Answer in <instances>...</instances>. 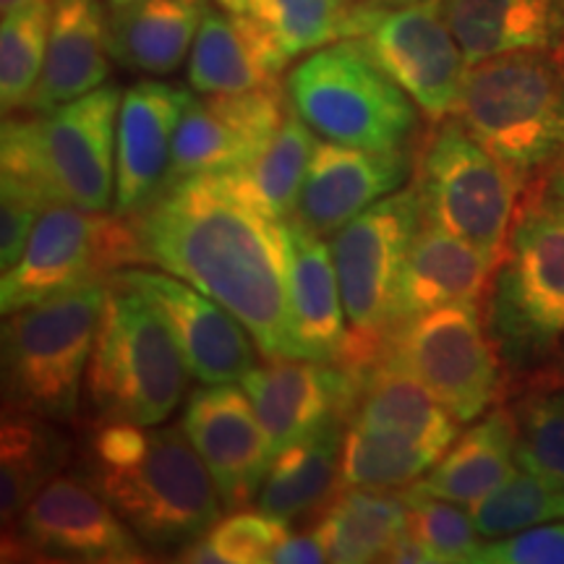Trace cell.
I'll return each mask as SVG.
<instances>
[{"mask_svg": "<svg viewBox=\"0 0 564 564\" xmlns=\"http://www.w3.org/2000/svg\"><path fill=\"white\" fill-rule=\"evenodd\" d=\"M144 264L209 295L249 329L267 358L291 356V243L230 173L162 183L139 212Z\"/></svg>", "mask_w": 564, "mask_h": 564, "instance_id": "cell-1", "label": "cell"}, {"mask_svg": "<svg viewBox=\"0 0 564 564\" xmlns=\"http://www.w3.org/2000/svg\"><path fill=\"white\" fill-rule=\"evenodd\" d=\"M76 476L150 549H181L220 520L223 497L183 426L91 421Z\"/></svg>", "mask_w": 564, "mask_h": 564, "instance_id": "cell-2", "label": "cell"}, {"mask_svg": "<svg viewBox=\"0 0 564 564\" xmlns=\"http://www.w3.org/2000/svg\"><path fill=\"white\" fill-rule=\"evenodd\" d=\"M484 316L510 384L546 364L564 340V199L549 175L523 188Z\"/></svg>", "mask_w": 564, "mask_h": 564, "instance_id": "cell-3", "label": "cell"}, {"mask_svg": "<svg viewBox=\"0 0 564 564\" xmlns=\"http://www.w3.org/2000/svg\"><path fill=\"white\" fill-rule=\"evenodd\" d=\"M121 89H100L47 112H11L3 121V175L51 204L105 212L116 207V152Z\"/></svg>", "mask_w": 564, "mask_h": 564, "instance_id": "cell-4", "label": "cell"}, {"mask_svg": "<svg viewBox=\"0 0 564 564\" xmlns=\"http://www.w3.org/2000/svg\"><path fill=\"white\" fill-rule=\"evenodd\" d=\"M188 379L192 369L162 314L121 274H112L84 377L91 421L165 423Z\"/></svg>", "mask_w": 564, "mask_h": 564, "instance_id": "cell-5", "label": "cell"}, {"mask_svg": "<svg viewBox=\"0 0 564 564\" xmlns=\"http://www.w3.org/2000/svg\"><path fill=\"white\" fill-rule=\"evenodd\" d=\"M457 118L520 181L564 158V51H520L474 63Z\"/></svg>", "mask_w": 564, "mask_h": 564, "instance_id": "cell-6", "label": "cell"}, {"mask_svg": "<svg viewBox=\"0 0 564 564\" xmlns=\"http://www.w3.org/2000/svg\"><path fill=\"white\" fill-rule=\"evenodd\" d=\"M105 299L108 280H100L6 314L3 408L55 423L74 419Z\"/></svg>", "mask_w": 564, "mask_h": 564, "instance_id": "cell-7", "label": "cell"}, {"mask_svg": "<svg viewBox=\"0 0 564 564\" xmlns=\"http://www.w3.org/2000/svg\"><path fill=\"white\" fill-rule=\"evenodd\" d=\"M291 108L314 133L373 152L413 150L419 105L358 37L308 53L285 79Z\"/></svg>", "mask_w": 564, "mask_h": 564, "instance_id": "cell-8", "label": "cell"}, {"mask_svg": "<svg viewBox=\"0 0 564 564\" xmlns=\"http://www.w3.org/2000/svg\"><path fill=\"white\" fill-rule=\"evenodd\" d=\"M413 186L423 223L502 262L525 183L491 154L457 116L434 121L415 147Z\"/></svg>", "mask_w": 564, "mask_h": 564, "instance_id": "cell-9", "label": "cell"}, {"mask_svg": "<svg viewBox=\"0 0 564 564\" xmlns=\"http://www.w3.org/2000/svg\"><path fill=\"white\" fill-rule=\"evenodd\" d=\"M421 225V199L411 183L361 212L329 241L348 319V335L335 361L343 371L361 373L387 358L394 291Z\"/></svg>", "mask_w": 564, "mask_h": 564, "instance_id": "cell-10", "label": "cell"}, {"mask_svg": "<svg viewBox=\"0 0 564 564\" xmlns=\"http://www.w3.org/2000/svg\"><path fill=\"white\" fill-rule=\"evenodd\" d=\"M144 264L137 225L118 212L47 204L30 243L0 282L3 314L87 282L110 280L121 267Z\"/></svg>", "mask_w": 564, "mask_h": 564, "instance_id": "cell-11", "label": "cell"}, {"mask_svg": "<svg viewBox=\"0 0 564 564\" xmlns=\"http://www.w3.org/2000/svg\"><path fill=\"white\" fill-rule=\"evenodd\" d=\"M387 358L411 371L460 423L507 398V369L484 308L455 303L392 329Z\"/></svg>", "mask_w": 564, "mask_h": 564, "instance_id": "cell-12", "label": "cell"}, {"mask_svg": "<svg viewBox=\"0 0 564 564\" xmlns=\"http://www.w3.org/2000/svg\"><path fill=\"white\" fill-rule=\"evenodd\" d=\"M352 37L403 87L432 121L455 116L468 61L440 0L358 3Z\"/></svg>", "mask_w": 564, "mask_h": 564, "instance_id": "cell-13", "label": "cell"}, {"mask_svg": "<svg viewBox=\"0 0 564 564\" xmlns=\"http://www.w3.org/2000/svg\"><path fill=\"white\" fill-rule=\"evenodd\" d=\"M76 562H144V544L79 476H55L3 533V554Z\"/></svg>", "mask_w": 564, "mask_h": 564, "instance_id": "cell-14", "label": "cell"}, {"mask_svg": "<svg viewBox=\"0 0 564 564\" xmlns=\"http://www.w3.org/2000/svg\"><path fill=\"white\" fill-rule=\"evenodd\" d=\"M291 102L282 87L238 95H192L175 131L167 181L246 167L285 123Z\"/></svg>", "mask_w": 564, "mask_h": 564, "instance_id": "cell-15", "label": "cell"}, {"mask_svg": "<svg viewBox=\"0 0 564 564\" xmlns=\"http://www.w3.org/2000/svg\"><path fill=\"white\" fill-rule=\"evenodd\" d=\"M144 295L167 322L181 345L192 377L202 384L243 382L257 369V348L249 329L228 308L171 272H118Z\"/></svg>", "mask_w": 564, "mask_h": 564, "instance_id": "cell-16", "label": "cell"}, {"mask_svg": "<svg viewBox=\"0 0 564 564\" xmlns=\"http://www.w3.org/2000/svg\"><path fill=\"white\" fill-rule=\"evenodd\" d=\"M181 426L207 463L223 505L230 512L249 507L272 463L270 442L249 392L232 384L194 390L183 408Z\"/></svg>", "mask_w": 564, "mask_h": 564, "instance_id": "cell-17", "label": "cell"}, {"mask_svg": "<svg viewBox=\"0 0 564 564\" xmlns=\"http://www.w3.org/2000/svg\"><path fill=\"white\" fill-rule=\"evenodd\" d=\"M415 167V150L373 152L361 147L316 141L293 220L327 238L361 212L400 192Z\"/></svg>", "mask_w": 564, "mask_h": 564, "instance_id": "cell-18", "label": "cell"}, {"mask_svg": "<svg viewBox=\"0 0 564 564\" xmlns=\"http://www.w3.org/2000/svg\"><path fill=\"white\" fill-rule=\"evenodd\" d=\"M192 91L144 79L126 89L118 112L116 209L133 215L160 192L173 160V141Z\"/></svg>", "mask_w": 564, "mask_h": 564, "instance_id": "cell-19", "label": "cell"}, {"mask_svg": "<svg viewBox=\"0 0 564 564\" xmlns=\"http://www.w3.org/2000/svg\"><path fill=\"white\" fill-rule=\"evenodd\" d=\"M348 387V373L335 364L293 356L267 358L264 366H257L243 379L272 457L335 415L343 419Z\"/></svg>", "mask_w": 564, "mask_h": 564, "instance_id": "cell-20", "label": "cell"}, {"mask_svg": "<svg viewBox=\"0 0 564 564\" xmlns=\"http://www.w3.org/2000/svg\"><path fill=\"white\" fill-rule=\"evenodd\" d=\"M494 274H497V262H491L484 251L453 232L423 223L400 270L392 329L415 316L455 303L484 308Z\"/></svg>", "mask_w": 564, "mask_h": 564, "instance_id": "cell-21", "label": "cell"}, {"mask_svg": "<svg viewBox=\"0 0 564 564\" xmlns=\"http://www.w3.org/2000/svg\"><path fill=\"white\" fill-rule=\"evenodd\" d=\"M348 382L345 426L400 434L432 453L436 460H442L455 444L460 421L392 358H384L361 373H348Z\"/></svg>", "mask_w": 564, "mask_h": 564, "instance_id": "cell-22", "label": "cell"}, {"mask_svg": "<svg viewBox=\"0 0 564 564\" xmlns=\"http://www.w3.org/2000/svg\"><path fill=\"white\" fill-rule=\"evenodd\" d=\"M291 55L251 13L212 11L188 55V84L196 95H238L278 87Z\"/></svg>", "mask_w": 564, "mask_h": 564, "instance_id": "cell-23", "label": "cell"}, {"mask_svg": "<svg viewBox=\"0 0 564 564\" xmlns=\"http://www.w3.org/2000/svg\"><path fill=\"white\" fill-rule=\"evenodd\" d=\"M291 243V356L306 361L335 364L345 345V306L333 246L285 220Z\"/></svg>", "mask_w": 564, "mask_h": 564, "instance_id": "cell-24", "label": "cell"}, {"mask_svg": "<svg viewBox=\"0 0 564 564\" xmlns=\"http://www.w3.org/2000/svg\"><path fill=\"white\" fill-rule=\"evenodd\" d=\"M110 26L97 0H55L47 58L30 112H47L108 82Z\"/></svg>", "mask_w": 564, "mask_h": 564, "instance_id": "cell-25", "label": "cell"}, {"mask_svg": "<svg viewBox=\"0 0 564 564\" xmlns=\"http://www.w3.org/2000/svg\"><path fill=\"white\" fill-rule=\"evenodd\" d=\"M468 66L520 51H564V0H440Z\"/></svg>", "mask_w": 564, "mask_h": 564, "instance_id": "cell-26", "label": "cell"}, {"mask_svg": "<svg viewBox=\"0 0 564 564\" xmlns=\"http://www.w3.org/2000/svg\"><path fill=\"white\" fill-rule=\"evenodd\" d=\"M207 13V0H129L112 6V61L147 76L173 74L192 55Z\"/></svg>", "mask_w": 564, "mask_h": 564, "instance_id": "cell-27", "label": "cell"}, {"mask_svg": "<svg viewBox=\"0 0 564 564\" xmlns=\"http://www.w3.org/2000/svg\"><path fill=\"white\" fill-rule=\"evenodd\" d=\"M345 429V421L335 415L316 432L280 449L267 468L253 505L288 523L322 512L340 489Z\"/></svg>", "mask_w": 564, "mask_h": 564, "instance_id": "cell-28", "label": "cell"}, {"mask_svg": "<svg viewBox=\"0 0 564 564\" xmlns=\"http://www.w3.org/2000/svg\"><path fill=\"white\" fill-rule=\"evenodd\" d=\"M514 449H518L514 413L512 408L497 405L484 413L460 440H455L432 474L421 476L411 486L415 491L470 507L512 476L518 465Z\"/></svg>", "mask_w": 564, "mask_h": 564, "instance_id": "cell-29", "label": "cell"}, {"mask_svg": "<svg viewBox=\"0 0 564 564\" xmlns=\"http://www.w3.org/2000/svg\"><path fill=\"white\" fill-rule=\"evenodd\" d=\"M408 528L403 491L343 486L324 505L314 531L327 549L329 562H379Z\"/></svg>", "mask_w": 564, "mask_h": 564, "instance_id": "cell-30", "label": "cell"}, {"mask_svg": "<svg viewBox=\"0 0 564 564\" xmlns=\"http://www.w3.org/2000/svg\"><path fill=\"white\" fill-rule=\"evenodd\" d=\"M55 421L3 408L0 423V518L3 531L17 523L47 481L70 463L74 444Z\"/></svg>", "mask_w": 564, "mask_h": 564, "instance_id": "cell-31", "label": "cell"}, {"mask_svg": "<svg viewBox=\"0 0 564 564\" xmlns=\"http://www.w3.org/2000/svg\"><path fill=\"white\" fill-rule=\"evenodd\" d=\"M316 139L312 126L291 108L285 123L257 160L238 171H228L238 186L264 212L278 220H291L299 207V196L312 165Z\"/></svg>", "mask_w": 564, "mask_h": 564, "instance_id": "cell-32", "label": "cell"}, {"mask_svg": "<svg viewBox=\"0 0 564 564\" xmlns=\"http://www.w3.org/2000/svg\"><path fill=\"white\" fill-rule=\"evenodd\" d=\"M225 11L251 13L293 58L352 37V0H217Z\"/></svg>", "mask_w": 564, "mask_h": 564, "instance_id": "cell-33", "label": "cell"}, {"mask_svg": "<svg viewBox=\"0 0 564 564\" xmlns=\"http://www.w3.org/2000/svg\"><path fill=\"white\" fill-rule=\"evenodd\" d=\"M440 463L432 453L405 436L377 429L348 426L343 442L340 489L369 486V489H403Z\"/></svg>", "mask_w": 564, "mask_h": 564, "instance_id": "cell-34", "label": "cell"}, {"mask_svg": "<svg viewBox=\"0 0 564 564\" xmlns=\"http://www.w3.org/2000/svg\"><path fill=\"white\" fill-rule=\"evenodd\" d=\"M55 0L3 17L0 26V105L6 116L30 110L47 58Z\"/></svg>", "mask_w": 564, "mask_h": 564, "instance_id": "cell-35", "label": "cell"}, {"mask_svg": "<svg viewBox=\"0 0 564 564\" xmlns=\"http://www.w3.org/2000/svg\"><path fill=\"white\" fill-rule=\"evenodd\" d=\"M518 423L520 468L544 478L556 491L564 489V387H539L523 392L512 405Z\"/></svg>", "mask_w": 564, "mask_h": 564, "instance_id": "cell-36", "label": "cell"}, {"mask_svg": "<svg viewBox=\"0 0 564 564\" xmlns=\"http://www.w3.org/2000/svg\"><path fill=\"white\" fill-rule=\"evenodd\" d=\"M291 533L288 520L257 510H232L178 552L181 562L262 564Z\"/></svg>", "mask_w": 564, "mask_h": 564, "instance_id": "cell-37", "label": "cell"}, {"mask_svg": "<svg viewBox=\"0 0 564 564\" xmlns=\"http://www.w3.org/2000/svg\"><path fill=\"white\" fill-rule=\"evenodd\" d=\"M470 518L484 539H505L560 518V491L518 465L505 484L470 505Z\"/></svg>", "mask_w": 564, "mask_h": 564, "instance_id": "cell-38", "label": "cell"}, {"mask_svg": "<svg viewBox=\"0 0 564 564\" xmlns=\"http://www.w3.org/2000/svg\"><path fill=\"white\" fill-rule=\"evenodd\" d=\"M403 497L408 505V531L421 541L434 562H476L481 552L476 523L463 505L449 499L432 497V494L415 491L413 486H403Z\"/></svg>", "mask_w": 564, "mask_h": 564, "instance_id": "cell-39", "label": "cell"}, {"mask_svg": "<svg viewBox=\"0 0 564 564\" xmlns=\"http://www.w3.org/2000/svg\"><path fill=\"white\" fill-rule=\"evenodd\" d=\"M0 186H3V194H0V267L6 272L21 259L34 225L51 202L30 183L11 178V175H3Z\"/></svg>", "mask_w": 564, "mask_h": 564, "instance_id": "cell-40", "label": "cell"}, {"mask_svg": "<svg viewBox=\"0 0 564 564\" xmlns=\"http://www.w3.org/2000/svg\"><path fill=\"white\" fill-rule=\"evenodd\" d=\"M476 564H564V523L533 525L484 544Z\"/></svg>", "mask_w": 564, "mask_h": 564, "instance_id": "cell-41", "label": "cell"}, {"mask_svg": "<svg viewBox=\"0 0 564 564\" xmlns=\"http://www.w3.org/2000/svg\"><path fill=\"white\" fill-rule=\"evenodd\" d=\"M270 562L316 564V562H329V556L316 531H306V533H288V539L272 552Z\"/></svg>", "mask_w": 564, "mask_h": 564, "instance_id": "cell-42", "label": "cell"}, {"mask_svg": "<svg viewBox=\"0 0 564 564\" xmlns=\"http://www.w3.org/2000/svg\"><path fill=\"white\" fill-rule=\"evenodd\" d=\"M512 390L507 392H528V390H539V387H564V340L560 343V348L554 350V356L549 358L546 364H541L539 369H533L531 373H525L523 379L510 384Z\"/></svg>", "mask_w": 564, "mask_h": 564, "instance_id": "cell-43", "label": "cell"}, {"mask_svg": "<svg viewBox=\"0 0 564 564\" xmlns=\"http://www.w3.org/2000/svg\"><path fill=\"white\" fill-rule=\"evenodd\" d=\"M384 562H408V564L432 562V564H436V562H434V554L429 552V549L423 546L421 541L415 539V535H413L411 531H408V528H405L403 533L398 535V541H394L390 552H387Z\"/></svg>", "mask_w": 564, "mask_h": 564, "instance_id": "cell-44", "label": "cell"}, {"mask_svg": "<svg viewBox=\"0 0 564 564\" xmlns=\"http://www.w3.org/2000/svg\"><path fill=\"white\" fill-rule=\"evenodd\" d=\"M37 3H45V0H0V11H3V17H11V13L24 11V9H30V6H37Z\"/></svg>", "mask_w": 564, "mask_h": 564, "instance_id": "cell-45", "label": "cell"}, {"mask_svg": "<svg viewBox=\"0 0 564 564\" xmlns=\"http://www.w3.org/2000/svg\"><path fill=\"white\" fill-rule=\"evenodd\" d=\"M546 175H549V181H552V186L562 194V199H564V158L556 162V165Z\"/></svg>", "mask_w": 564, "mask_h": 564, "instance_id": "cell-46", "label": "cell"}, {"mask_svg": "<svg viewBox=\"0 0 564 564\" xmlns=\"http://www.w3.org/2000/svg\"><path fill=\"white\" fill-rule=\"evenodd\" d=\"M560 518H564V489L560 491Z\"/></svg>", "mask_w": 564, "mask_h": 564, "instance_id": "cell-47", "label": "cell"}, {"mask_svg": "<svg viewBox=\"0 0 564 564\" xmlns=\"http://www.w3.org/2000/svg\"><path fill=\"white\" fill-rule=\"evenodd\" d=\"M384 3H408V0H384Z\"/></svg>", "mask_w": 564, "mask_h": 564, "instance_id": "cell-48", "label": "cell"}, {"mask_svg": "<svg viewBox=\"0 0 564 564\" xmlns=\"http://www.w3.org/2000/svg\"><path fill=\"white\" fill-rule=\"evenodd\" d=\"M112 6H118V3H129V0H110Z\"/></svg>", "mask_w": 564, "mask_h": 564, "instance_id": "cell-49", "label": "cell"}]
</instances>
